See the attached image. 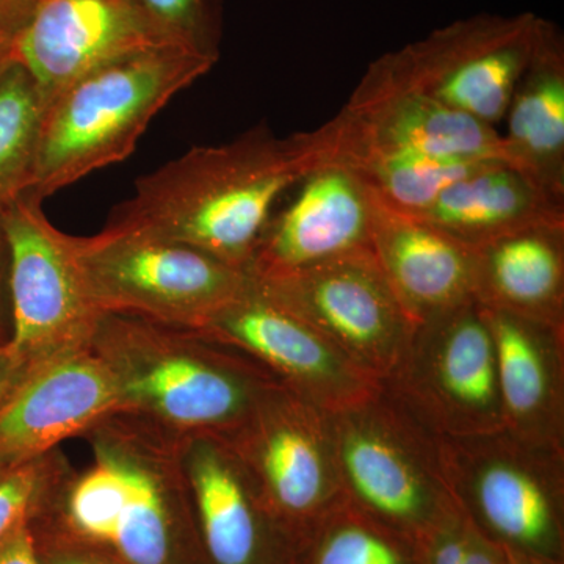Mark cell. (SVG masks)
Instances as JSON below:
<instances>
[{
	"instance_id": "24",
	"label": "cell",
	"mask_w": 564,
	"mask_h": 564,
	"mask_svg": "<svg viewBox=\"0 0 564 564\" xmlns=\"http://www.w3.org/2000/svg\"><path fill=\"white\" fill-rule=\"evenodd\" d=\"M326 124L332 132V162L350 169L386 207L410 217H421L445 188L486 163L441 161L415 152L350 143L337 139L332 122Z\"/></svg>"
},
{
	"instance_id": "37",
	"label": "cell",
	"mask_w": 564,
	"mask_h": 564,
	"mask_svg": "<svg viewBox=\"0 0 564 564\" xmlns=\"http://www.w3.org/2000/svg\"><path fill=\"white\" fill-rule=\"evenodd\" d=\"M0 345H2V344H0Z\"/></svg>"
},
{
	"instance_id": "11",
	"label": "cell",
	"mask_w": 564,
	"mask_h": 564,
	"mask_svg": "<svg viewBox=\"0 0 564 564\" xmlns=\"http://www.w3.org/2000/svg\"><path fill=\"white\" fill-rule=\"evenodd\" d=\"M254 280L378 383L399 366L417 326L372 250Z\"/></svg>"
},
{
	"instance_id": "1",
	"label": "cell",
	"mask_w": 564,
	"mask_h": 564,
	"mask_svg": "<svg viewBox=\"0 0 564 564\" xmlns=\"http://www.w3.org/2000/svg\"><path fill=\"white\" fill-rule=\"evenodd\" d=\"M332 159L326 124L289 137L259 126L229 143L192 148L140 177L110 223L248 272L281 196Z\"/></svg>"
},
{
	"instance_id": "23",
	"label": "cell",
	"mask_w": 564,
	"mask_h": 564,
	"mask_svg": "<svg viewBox=\"0 0 564 564\" xmlns=\"http://www.w3.org/2000/svg\"><path fill=\"white\" fill-rule=\"evenodd\" d=\"M475 300L564 328V225L500 237L474 250Z\"/></svg>"
},
{
	"instance_id": "35",
	"label": "cell",
	"mask_w": 564,
	"mask_h": 564,
	"mask_svg": "<svg viewBox=\"0 0 564 564\" xmlns=\"http://www.w3.org/2000/svg\"><path fill=\"white\" fill-rule=\"evenodd\" d=\"M9 54H10V50H9V47L3 46V44H2V43H0V62H2V61H3V58H6V57H7V55H9Z\"/></svg>"
},
{
	"instance_id": "4",
	"label": "cell",
	"mask_w": 564,
	"mask_h": 564,
	"mask_svg": "<svg viewBox=\"0 0 564 564\" xmlns=\"http://www.w3.org/2000/svg\"><path fill=\"white\" fill-rule=\"evenodd\" d=\"M215 62L176 47H144L73 82L43 109L31 195L44 199L122 162L174 96Z\"/></svg>"
},
{
	"instance_id": "32",
	"label": "cell",
	"mask_w": 564,
	"mask_h": 564,
	"mask_svg": "<svg viewBox=\"0 0 564 564\" xmlns=\"http://www.w3.org/2000/svg\"><path fill=\"white\" fill-rule=\"evenodd\" d=\"M11 332L10 254L0 231V344L9 340Z\"/></svg>"
},
{
	"instance_id": "12",
	"label": "cell",
	"mask_w": 564,
	"mask_h": 564,
	"mask_svg": "<svg viewBox=\"0 0 564 564\" xmlns=\"http://www.w3.org/2000/svg\"><path fill=\"white\" fill-rule=\"evenodd\" d=\"M226 441L293 543L343 502L328 411L284 386H276Z\"/></svg>"
},
{
	"instance_id": "21",
	"label": "cell",
	"mask_w": 564,
	"mask_h": 564,
	"mask_svg": "<svg viewBox=\"0 0 564 564\" xmlns=\"http://www.w3.org/2000/svg\"><path fill=\"white\" fill-rule=\"evenodd\" d=\"M415 218L475 250L524 229L564 225V199L510 163L491 161L445 188Z\"/></svg>"
},
{
	"instance_id": "34",
	"label": "cell",
	"mask_w": 564,
	"mask_h": 564,
	"mask_svg": "<svg viewBox=\"0 0 564 564\" xmlns=\"http://www.w3.org/2000/svg\"><path fill=\"white\" fill-rule=\"evenodd\" d=\"M25 366L11 355L6 344L0 345V399L24 372Z\"/></svg>"
},
{
	"instance_id": "2",
	"label": "cell",
	"mask_w": 564,
	"mask_h": 564,
	"mask_svg": "<svg viewBox=\"0 0 564 564\" xmlns=\"http://www.w3.org/2000/svg\"><path fill=\"white\" fill-rule=\"evenodd\" d=\"M90 347L109 370L117 413L176 441L229 440L278 383L247 352L198 328L104 313Z\"/></svg>"
},
{
	"instance_id": "26",
	"label": "cell",
	"mask_w": 564,
	"mask_h": 564,
	"mask_svg": "<svg viewBox=\"0 0 564 564\" xmlns=\"http://www.w3.org/2000/svg\"><path fill=\"white\" fill-rule=\"evenodd\" d=\"M43 104L31 74L7 55L0 63V220L31 191Z\"/></svg>"
},
{
	"instance_id": "28",
	"label": "cell",
	"mask_w": 564,
	"mask_h": 564,
	"mask_svg": "<svg viewBox=\"0 0 564 564\" xmlns=\"http://www.w3.org/2000/svg\"><path fill=\"white\" fill-rule=\"evenodd\" d=\"M70 464L61 448L17 469L0 473V541L18 524L31 521Z\"/></svg>"
},
{
	"instance_id": "14",
	"label": "cell",
	"mask_w": 564,
	"mask_h": 564,
	"mask_svg": "<svg viewBox=\"0 0 564 564\" xmlns=\"http://www.w3.org/2000/svg\"><path fill=\"white\" fill-rule=\"evenodd\" d=\"M117 410L109 370L90 345L25 367L0 399V473L84 436Z\"/></svg>"
},
{
	"instance_id": "5",
	"label": "cell",
	"mask_w": 564,
	"mask_h": 564,
	"mask_svg": "<svg viewBox=\"0 0 564 564\" xmlns=\"http://www.w3.org/2000/svg\"><path fill=\"white\" fill-rule=\"evenodd\" d=\"M329 414L344 499L417 541L458 513L444 473L443 437L378 383Z\"/></svg>"
},
{
	"instance_id": "22",
	"label": "cell",
	"mask_w": 564,
	"mask_h": 564,
	"mask_svg": "<svg viewBox=\"0 0 564 564\" xmlns=\"http://www.w3.org/2000/svg\"><path fill=\"white\" fill-rule=\"evenodd\" d=\"M505 121V161L564 199V39L554 22L541 21Z\"/></svg>"
},
{
	"instance_id": "36",
	"label": "cell",
	"mask_w": 564,
	"mask_h": 564,
	"mask_svg": "<svg viewBox=\"0 0 564 564\" xmlns=\"http://www.w3.org/2000/svg\"><path fill=\"white\" fill-rule=\"evenodd\" d=\"M3 61H6V58H3ZM3 61H2V62H3ZM2 62H0V63H2Z\"/></svg>"
},
{
	"instance_id": "30",
	"label": "cell",
	"mask_w": 564,
	"mask_h": 564,
	"mask_svg": "<svg viewBox=\"0 0 564 564\" xmlns=\"http://www.w3.org/2000/svg\"><path fill=\"white\" fill-rule=\"evenodd\" d=\"M0 564H40L31 521L21 522L0 541Z\"/></svg>"
},
{
	"instance_id": "19",
	"label": "cell",
	"mask_w": 564,
	"mask_h": 564,
	"mask_svg": "<svg viewBox=\"0 0 564 564\" xmlns=\"http://www.w3.org/2000/svg\"><path fill=\"white\" fill-rule=\"evenodd\" d=\"M484 307L505 426L564 448V328Z\"/></svg>"
},
{
	"instance_id": "6",
	"label": "cell",
	"mask_w": 564,
	"mask_h": 564,
	"mask_svg": "<svg viewBox=\"0 0 564 564\" xmlns=\"http://www.w3.org/2000/svg\"><path fill=\"white\" fill-rule=\"evenodd\" d=\"M444 473L464 519L486 540L562 564L564 448L507 426L443 437Z\"/></svg>"
},
{
	"instance_id": "3",
	"label": "cell",
	"mask_w": 564,
	"mask_h": 564,
	"mask_svg": "<svg viewBox=\"0 0 564 564\" xmlns=\"http://www.w3.org/2000/svg\"><path fill=\"white\" fill-rule=\"evenodd\" d=\"M93 462L69 467L44 502L62 532L115 564H177L195 511L180 441L113 413L84 434Z\"/></svg>"
},
{
	"instance_id": "17",
	"label": "cell",
	"mask_w": 564,
	"mask_h": 564,
	"mask_svg": "<svg viewBox=\"0 0 564 564\" xmlns=\"http://www.w3.org/2000/svg\"><path fill=\"white\" fill-rule=\"evenodd\" d=\"M295 199L273 215L252 258V278L282 276L351 252L372 250L375 196L340 163L300 182Z\"/></svg>"
},
{
	"instance_id": "13",
	"label": "cell",
	"mask_w": 564,
	"mask_h": 564,
	"mask_svg": "<svg viewBox=\"0 0 564 564\" xmlns=\"http://www.w3.org/2000/svg\"><path fill=\"white\" fill-rule=\"evenodd\" d=\"M198 329L247 352L278 383L328 413L359 402L378 386L310 323L263 292L254 278Z\"/></svg>"
},
{
	"instance_id": "29",
	"label": "cell",
	"mask_w": 564,
	"mask_h": 564,
	"mask_svg": "<svg viewBox=\"0 0 564 564\" xmlns=\"http://www.w3.org/2000/svg\"><path fill=\"white\" fill-rule=\"evenodd\" d=\"M69 538L74 544H66L62 534V544H52L44 549L35 544L40 564H115L107 556H102L99 552L93 551L88 545L77 541L76 538Z\"/></svg>"
},
{
	"instance_id": "18",
	"label": "cell",
	"mask_w": 564,
	"mask_h": 564,
	"mask_svg": "<svg viewBox=\"0 0 564 564\" xmlns=\"http://www.w3.org/2000/svg\"><path fill=\"white\" fill-rule=\"evenodd\" d=\"M150 46L161 44L129 0H36L10 55L31 74L44 109L90 70Z\"/></svg>"
},
{
	"instance_id": "15",
	"label": "cell",
	"mask_w": 564,
	"mask_h": 564,
	"mask_svg": "<svg viewBox=\"0 0 564 564\" xmlns=\"http://www.w3.org/2000/svg\"><path fill=\"white\" fill-rule=\"evenodd\" d=\"M180 458L207 563L293 564L291 534L228 441L188 437L180 443Z\"/></svg>"
},
{
	"instance_id": "33",
	"label": "cell",
	"mask_w": 564,
	"mask_h": 564,
	"mask_svg": "<svg viewBox=\"0 0 564 564\" xmlns=\"http://www.w3.org/2000/svg\"><path fill=\"white\" fill-rule=\"evenodd\" d=\"M464 564H500V545L486 540L469 524Z\"/></svg>"
},
{
	"instance_id": "31",
	"label": "cell",
	"mask_w": 564,
	"mask_h": 564,
	"mask_svg": "<svg viewBox=\"0 0 564 564\" xmlns=\"http://www.w3.org/2000/svg\"><path fill=\"white\" fill-rule=\"evenodd\" d=\"M36 0H0V43L11 47L31 17Z\"/></svg>"
},
{
	"instance_id": "7",
	"label": "cell",
	"mask_w": 564,
	"mask_h": 564,
	"mask_svg": "<svg viewBox=\"0 0 564 564\" xmlns=\"http://www.w3.org/2000/svg\"><path fill=\"white\" fill-rule=\"evenodd\" d=\"M73 247L88 295L102 314L198 328L252 282L247 270L207 252L111 223L95 236H73Z\"/></svg>"
},
{
	"instance_id": "10",
	"label": "cell",
	"mask_w": 564,
	"mask_h": 564,
	"mask_svg": "<svg viewBox=\"0 0 564 564\" xmlns=\"http://www.w3.org/2000/svg\"><path fill=\"white\" fill-rule=\"evenodd\" d=\"M0 231L10 254L11 355L29 367L90 345L102 313L82 280L73 236L52 225L31 193L11 204Z\"/></svg>"
},
{
	"instance_id": "9",
	"label": "cell",
	"mask_w": 564,
	"mask_h": 564,
	"mask_svg": "<svg viewBox=\"0 0 564 564\" xmlns=\"http://www.w3.org/2000/svg\"><path fill=\"white\" fill-rule=\"evenodd\" d=\"M383 388L441 437L503 429L491 329L478 302L417 323Z\"/></svg>"
},
{
	"instance_id": "20",
	"label": "cell",
	"mask_w": 564,
	"mask_h": 564,
	"mask_svg": "<svg viewBox=\"0 0 564 564\" xmlns=\"http://www.w3.org/2000/svg\"><path fill=\"white\" fill-rule=\"evenodd\" d=\"M372 252L415 323L477 302L474 250L375 198Z\"/></svg>"
},
{
	"instance_id": "16",
	"label": "cell",
	"mask_w": 564,
	"mask_h": 564,
	"mask_svg": "<svg viewBox=\"0 0 564 564\" xmlns=\"http://www.w3.org/2000/svg\"><path fill=\"white\" fill-rule=\"evenodd\" d=\"M332 126L337 139L441 161H505L502 133L367 69Z\"/></svg>"
},
{
	"instance_id": "25",
	"label": "cell",
	"mask_w": 564,
	"mask_h": 564,
	"mask_svg": "<svg viewBox=\"0 0 564 564\" xmlns=\"http://www.w3.org/2000/svg\"><path fill=\"white\" fill-rule=\"evenodd\" d=\"M293 564H421V556L414 540L344 499L300 534Z\"/></svg>"
},
{
	"instance_id": "27",
	"label": "cell",
	"mask_w": 564,
	"mask_h": 564,
	"mask_svg": "<svg viewBox=\"0 0 564 564\" xmlns=\"http://www.w3.org/2000/svg\"><path fill=\"white\" fill-rule=\"evenodd\" d=\"M152 40L217 63L220 58V0H129Z\"/></svg>"
},
{
	"instance_id": "8",
	"label": "cell",
	"mask_w": 564,
	"mask_h": 564,
	"mask_svg": "<svg viewBox=\"0 0 564 564\" xmlns=\"http://www.w3.org/2000/svg\"><path fill=\"white\" fill-rule=\"evenodd\" d=\"M543 18L480 13L381 55L369 68L497 129L532 58Z\"/></svg>"
}]
</instances>
